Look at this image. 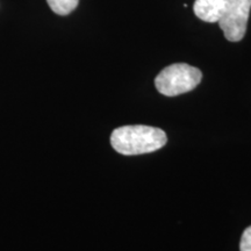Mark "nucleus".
<instances>
[{"label":"nucleus","instance_id":"f257e3e1","mask_svg":"<svg viewBox=\"0 0 251 251\" xmlns=\"http://www.w3.org/2000/svg\"><path fill=\"white\" fill-rule=\"evenodd\" d=\"M166 142L164 131L150 126H124L113 130L111 135L113 149L125 156L153 152L163 148Z\"/></svg>","mask_w":251,"mask_h":251},{"label":"nucleus","instance_id":"f03ea898","mask_svg":"<svg viewBox=\"0 0 251 251\" xmlns=\"http://www.w3.org/2000/svg\"><path fill=\"white\" fill-rule=\"evenodd\" d=\"M202 72L185 63H176L163 70L155 78L157 91L163 96L176 97L190 92L199 85Z\"/></svg>","mask_w":251,"mask_h":251},{"label":"nucleus","instance_id":"7ed1b4c3","mask_svg":"<svg viewBox=\"0 0 251 251\" xmlns=\"http://www.w3.org/2000/svg\"><path fill=\"white\" fill-rule=\"evenodd\" d=\"M251 0H229L218 24L225 37L230 42H238L246 35Z\"/></svg>","mask_w":251,"mask_h":251},{"label":"nucleus","instance_id":"20e7f679","mask_svg":"<svg viewBox=\"0 0 251 251\" xmlns=\"http://www.w3.org/2000/svg\"><path fill=\"white\" fill-rule=\"evenodd\" d=\"M228 2L229 0H196L193 5L194 14L206 23H218Z\"/></svg>","mask_w":251,"mask_h":251},{"label":"nucleus","instance_id":"39448f33","mask_svg":"<svg viewBox=\"0 0 251 251\" xmlns=\"http://www.w3.org/2000/svg\"><path fill=\"white\" fill-rule=\"evenodd\" d=\"M50 8L58 15H68L76 9L79 0H47Z\"/></svg>","mask_w":251,"mask_h":251},{"label":"nucleus","instance_id":"423d86ee","mask_svg":"<svg viewBox=\"0 0 251 251\" xmlns=\"http://www.w3.org/2000/svg\"><path fill=\"white\" fill-rule=\"evenodd\" d=\"M240 251H251V226L243 231L240 242Z\"/></svg>","mask_w":251,"mask_h":251}]
</instances>
